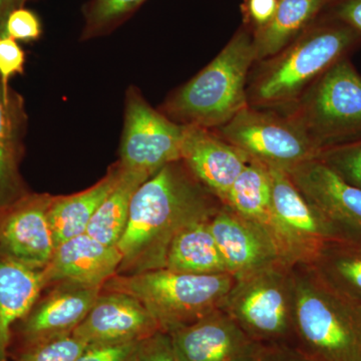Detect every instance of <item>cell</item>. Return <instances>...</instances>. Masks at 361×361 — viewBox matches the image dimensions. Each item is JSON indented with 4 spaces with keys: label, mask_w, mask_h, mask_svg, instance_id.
Returning <instances> with one entry per match:
<instances>
[{
    "label": "cell",
    "mask_w": 361,
    "mask_h": 361,
    "mask_svg": "<svg viewBox=\"0 0 361 361\" xmlns=\"http://www.w3.org/2000/svg\"><path fill=\"white\" fill-rule=\"evenodd\" d=\"M223 204L190 172L182 160L169 164L137 188L129 220L118 244V274L165 268L169 248L180 231L208 220Z\"/></svg>",
    "instance_id": "6da1fadb"
},
{
    "label": "cell",
    "mask_w": 361,
    "mask_h": 361,
    "mask_svg": "<svg viewBox=\"0 0 361 361\" xmlns=\"http://www.w3.org/2000/svg\"><path fill=\"white\" fill-rule=\"evenodd\" d=\"M256 61L253 37L237 33L205 68L169 97L166 115L180 125L219 129L249 106L247 78Z\"/></svg>",
    "instance_id": "7a4b0ae2"
},
{
    "label": "cell",
    "mask_w": 361,
    "mask_h": 361,
    "mask_svg": "<svg viewBox=\"0 0 361 361\" xmlns=\"http://www.w3.org/2000/svg\"><path fill=\"white\" fill-rule=\"evenodd\" d=\"M295 344L313 361H361V304L294 266Z\"/></svg>",
    "instance_id": "3957f363"
},
{
    "label": "cell",
    "mask_w": 361,
    "mask_h": 361,
    "mask_svg": "<svg viewBox=\"0 0 361 361\" xmlns=\"http://www.w3.org/2000/svg\"><path fill=\"white\" fill-rule=\"evenodd\" d=\"M228 273L194 275L161 268L135 274H116L103 290L120 291L137 299L170 334L222 308L234 285Z\"/></svg>",
    "instance_id": "277c9868"
},
{
    "label": "cell",
    "mask_w": 361,
    "mask_h": 361,
    "mask_svg": "<svg viewBox=\"0 0 361 361\" xmlns=\"http://www.w3.org/2000/svg\"><path fill=\"white\" fill-rule=\"evenodd\" d=\"M360 37L339 20L311 28L269 59L251 85L248 102L262 108L294 103Z\"/></svg>",
    "instance_id": "5b68a950"
},
{
    "label": "cell",
    "mask_w": 361,
    "mask_h": 361,
    "mask_svg": "<svg viewBox=\"0 0 361 361\" xmlns=\"http://www.w3.org/2000/svg\"><path fill=\"white\" fill-rule=\"evenodd\" d=\"M294 266L285 262L235 281L222 308L261 344H295Z\"/></svg>",
    "instance_id": "8992f818"
},
{
    "label": "cell",
    "mask_w": 361,
    "mask_h": 361,
    "mask_svg": "<svg viewBox=\"0 0 361 361\" xmlns=\"http://www.w3.org/2000/svg\"><path fill=\"white\" fill-rule=\"evenodd\" d=\"M297 101L289 116L320 151L361 139V77L348 59L334 63Z\"/></svg>",
    "instance_id": "52a82bcc"
},
{
    "label": "cell",
    "mask_w": 361,
    "mask_h": 361,
    "mask_svg": "<svg viewBox=\"0 0 361 361\" xmlns=\"http://www.w3.org/2000/svg\"><path fill=\"white\" fill-rule=\"evenodd\" d=\"M221 137L252 160L288 171L317 158L320 148L290 116L257 110L249 104L219 128Z\"/></svg>",
    "instance_id": "ba28073f"
},
{
    "label": "cell",
    "mask_w": 361,
    "mask_h": 361,
    "mask_svg": "<svg viewBox=\"0 0 361 361\" xmlns=\"http://www.w3.org/2000/svg\"><path fill=\"white\" fill-rule=\"evenodd\" d=\"M184 135V125L154 110L139 90L130 87L118 164L149 179L169 164L182 160Z\"/></svg>",
    "instance_id": "9c48e42d"
},
{
    "label": "cell",
    "mask_w": 361,
    "mask_h": 361,
    "mask_svg": "<svg viewBox=\"0 0 361 361\" xmlns=\"http://www.w3.org/2000/svg\"><path fill=\"white\" fill-rule=\"evenodd\" d=\"M268 168L273 209L281 235L282 257L291 266L310 265L325 244L341 240L286 171Z\"/></svg>",
    "instance_id": "30bf717a"
},
{
    "label": "cell",
    "mask_w": 361,
    "mask_h": 361,
    "mask_svg": "<svg viewBox=\"0 0 361 361\" xmlns=\"http://www.w3.org/2000/svg\"><path fill=\"white\" fill-rule=\"evenodd\" d=\"M49 194H25L0 209V255L42 270L56 250L49 219Z\"/></svg>",
    "instance_id": "8fae6325"
},
{
    "label": "cell",
    "mask_w": 361,
    "mask_h": 361,
    "mask_svg": "<svg viewBox=\"0 0 361 361\" xmlns=\"http://www.w3.org/2000/svg\"><path fill=\"white\" fill-rule=\"evenodd\" d=\"M287 173L341 241L361 242L360 188L348 184L317 158Z\"/></svg>",
    "instance_id": "7c38bea8"
},
{
    "label": "cell",
    "mask_w": 361,
    "mask_h": 361,
    "mask_svg": "<svg viewBox=\"0 0 361 361\" xmlns=\"http://www.w3.org/2000/svg\"><path fill=\"white\" fill-rule=\"evenodd\" d=\"M51 287L14 326L13 341L16 339L20 351L42 342L71 336L102 291L101 288L73 283Z\"/></svg>",
    "instance_id": "4fadbf2b"
},
{
    "label": "cell",
    "mask_w": 361,
    "mask_h": 361,
    "mask_svg": "<svg viewBox=\"0 0 361 361\" xmlns=\"http://www.w3.org/2000/svg\"><path fill=\"white\" fill-rule=\"evenodd\" d=\"M228 274L235 280L284 262L274 241L255 223L221 205L209 220Z\"/></svg>",
    "instance_id": "5bb4252c"
},
{
    "label": "cell",
    "mask_w": 361,
    "mask_h": 361,
    "mask_svg": "<svg viewBox=\"0 0 361 361\" xmlns=\"http://www.w3.org/2000/svg\"><path fill=\"white\" fill-rule=\"evenodd\" d=\"M159 331L155 318L137 299L102 289L73 334L89 345L144 341Z\"/></svg>",
    "instance_id": "9a60e30c"
},
{
    "label": "cell",
    "mask_w": 361,
    "mask_h": 361,
    "mask_svg": "<svg viewBox=\"0 0 361 361\" xmlns=\"http://www.w3.org/2000/svg\"><path fill=\"white\" fill-rule=\"evenodd\" d=\"M168 334L182 361H244L261 345L223 310Z\"/></svg>",
    "instance_id": "2e32d148"
},
{
    "label": "cell",
    "mask_w": 361,
    "mask_h": 361,
    "mask_svg": "<svg viewBox=\"0 0 361 361\" xmlns=\"http://www.w3.org/2000/svg\"><path fill=\"white\" fill-rule=\"evenodd\" d=\"M250 160L245 153L212 130L185 126L182 161L191 174L223 205Z\"/></svg>",
    "instance_id": "e0dca14e"
},
{
    "label": "cell",
    "mask_w": 361,
    "mask_h": 361,
    "mask_svg": "<svg viewBox=\"0 0 361 361\" xmlns=\"http://www.w3.org/2000/svg\"><path fill=\"white\" fill-rule=\"evenodd\" d=\"M121 262L118 247L104 245L85 233L56 247L49 264L42 270V280L45 289L59 283L103 289L118 274Z\"/></svg>",
    "instance_id": "ac0fdd59"
},
{
    "label": "cell",
    "mask_w": 361,
    "mask_h": 361,
    "mask_svg": "<svg viewBox=\"0 0 361 361\" xmlns=\"http://www.w3.org/2000/svg\"><path fill=\"white\" fill-rule=\"evenodd\" d=\"M25 125L23 97L0 78V209L27 194L20 172Z\"/></svg>",
    "instance_id": "d6986e66"
},
{
    "label": "cell",
    "mask_w": 361,
    "mask_h": 361,
    "mask_svg": "<svg viewBox=\"0 0 361 361\" xmlns=\"http://www.w3.org/2000/svg\"><path fill=\"white\" fill-rule=\"evenodd\" d=\"M44 289L42 270L0 255V361H9L14 326Z\"/></svg>",
    "instance_id": "ffe728a7"
},
{
    "label": "cell",
    "mask_w": 361,
    "mask_h": 361,
    "mask_svg": "<svg viewBox=\"0 0 361 361\" xmlns=\"http://www.w3.org/2000/svg\"><path fill=\"white\" fill-rule=\"evenodd\" d=\"M224 205L262 228L274 241L283 260L281 235L273 209L268 166L251 159L233 185Z\"/></svg>",
    "instance_id": "44dd1931"
},
{
    "label": "cell",
    "mask_w": 361,
    "mask_h": 361,
    "mask_svg": "<svg viewBox=\"0 0 361 361\" xmlns=\"http://www.w3.org/2000/svg\"><path fill=\"white\" fill-rule=\"evenodd\" d=\"M122 169L116 163L106 175L89 189L68 196H52L49 219L56 246L87 233L97 209L120 180Z\"/></svg>",
    "instance_id": "7402d4cb"
},
{
    "label": "cell",
    "mask_w": 361,
    "mask_h": 361,
    "mask_svg": "<svg viewBox=\"0 0 361 361\" xmlns=\"http://www.w3.org/2000/svg\"><path fill=\"white\" fill-rule=\"evenodd\" d=\"M210 219L193 223L175 237L169 248L165 268L194 275L227 273L219 247L209 227Z\"/></svg>",
    "instance_id": "603a6c76"
},
{
    "label": "cell",
    "mask_w": 361,
    "mask_h": 361,
    "mask_svg": "<svg viewBox=\"0 0 361 361\" xmlns=\"http://www.w3.org/2000/svg\"><path fill=\"white\" fill-rule=\"evenodd\" d=\"M327 0H278L269 23L256 30L253 37L256 59H269L296 39Z\"/></svg>",
    "instance_id": "cb8c5ba5"
},
{
    "label": "cell",
    "mask_w": 361,
    "mask_h": 361,
    "mask_svg": "<svg viewBox=\"0 0 361 361\" xmlns=\"http://www.w3.org/2000/svg\"><path fill=\"white\" fill-rule=\"evenodd\" d=\"M307 266L334 290L361 304V242H329Z\"/></svg>",
    "instance_id": "d4e9b609"
},
{
    "label": "cell",
    "mask_w": 361,
    "mask_h": 361,
    "mask_svg": "<svg viewBox=\"0 0 361 361\" xmlns=\"http://www.w3.org/2000/svg\"><path fill=\"white\" fill-rule=\"evenodd\" d=\"M147 180L148 178L144 175L122 169L120 180L97 209L87 227V234L104 245L118 246L127 228L133 197L137 188Z\"/></svg>",
    "instance_id": "484cf974"
},
{
    "label": "cell",
    "mask_w": 361,
    "mask_h": 361,
    "mask_svg": "<svg viewBox=\"0 0 361 361\" xmlns=\"http://www.w3.org/2000/svg\"><path fill=\"white\" fill-rule=\"evenodd\" d=\"M145 1L146 0H89L84 8L82 39H90L111 32Z\"/></svg>",
    "instance_id": "4316f807"
},
{
    "label": "cell",
    "mask_w": 361,
    "mask_h": 361,
    "mask_svg": "<svg viewBox=\"0 0 361 361\" xmlns=\"http://www.w3.org/2000/svg\"><path fill=\"white\" fill-rule=\"evenodd\" d=\"M317 159L348 184L361 189V139L322 149Z\"/></svg>",
    "instance_id": "83f0119b"
},
{
    "label": "cell",
    "mask_w": 361,
    "mask_h": 361,
    "mask_svg": "<svg viewBox=\"0 0 361 361\" xmlns=\"http://www.w3.org/2000/svg\"><path fill=\"white\" fill-rule=\"evenodd\" d=\"M87 345L71 334L23 349L16 361H75Z\"/></svg>",
    "instance_id": "f1b7e54d"
},
{
    "label": "cell",
    "mask_w": 361,
    "mask_h": 361,
    "mask_svg": "<svg viewBox=\"0 0 361 361\" xmlns=\"http://www.w3.org/2000/svg\"><path fill=\"white\" fill-rule=\"evenodd\" d=\"M144 341L89 344L75 361H137Z\"/></svg>",
    "instance_id": "f546056e"
},
{
    "label": "cell",
    "mask_w": 361,
    "mask_h": 361,
    "mask_svg": "<svg viewBox=\"0 0 361 361\" xmlns=\"http://www.w3.org/2000/svg\"><path fill=\"white\" fill-rule=\"evenodd\" d=\"M42 25L39 16L25 7L16 8L9 14L6 25V35L16 42H33L42 37Z\"/></svg>",
    "instance_id": "4dcf8cb0"
},
{
    "label": "cell",
    "mask_w": 361,
    "mask_h": 361,
    "mask_svg": "<svg viewBox=\"0 0 361 361\" xmlns=\"http://www.w3.org/2000/svg\"><path fill=\"white\" fill-rule=\"evenodd\" d=\"M25 54L16 40L4 35L0 37V78L4 85L9 80L25 71Z\"/></svg>",
    "instance_id": "1f68e13d"
},
{
    "label": "cell",
    "mask_w": 361,
    "mask_h": 361,
    "mask_svg": "<svg viewBox=\"0 0 361 361\" xmlns=\"http://www.w3.org/2000/svg\"><path fill=\"white\" fill-rule=\"evenodd\" d=\"M137 361H182L176 353L168 334L157 332L142 341Z\"/></svg>",
    "instance_id": "d6a6232c"
},
{
    "label": "cell",
    "mask_w": 361,
    "mask_h": 361,
    "mask_svg": "<svg viewBox=\"0 0 361 361\" xmlns=\"http://www.w3.org/2000/svg\"><path fill=\"white\" fill-rule=\"evenodd\" d=\"M244 361H313L293 344H261L257 350Z\"/></svg>",
    "instance_id": "836d02e7"
},
{
    "label": "cell",
    "mask_w": 361,
    "mask_h": 361,
    "mask_svg": "<svg viewBox=\"0 0 361 361\" xmlns=\"http://www.w3.org/2000/svg\"><path fill=\"white\" fill-rule=\"evenodd\" d=\"M336 18L361 35V0H341L336 6Z\"/></svg>",
    "instance_id": "e575fe53"
},
{
    "label": "cell",
    "mask_w": 361,
    "mask_h": 361,
    "mask_svg": "<svg viewBox=\"0 0 361 361\" xmlns=\"http://www.w3.org/2000/svg\"><path fill=\"white\" fill-rule=\"evenodd\" d=\"M278 6V0H248L247 11L249 18L258 27L269 23L274 16Z\"/></svg>",
    "instance_id": "d590c367"
},
{
    "label": "cell",
    "mask_w": 361,
    "mask_h": 361,
    "mask_svg": "<svg viewBox=\"0 0 361 361\" xmlns=\"http://www.w3.org/2000/svg\"><path fill=\"white\" fill-rule=\"evenodd\" d=\"M25 0H0V37L6 35V25L9 14L23 7Z\"/></svg>",
    "instance_id": "8d00e7d4"
},
{
    "label": "cell",
    "mask_w": 361,
    "mask_h": 361,
    "mask_svg": "<svg viewBox=\"0 0 361 361\" xmlns=\"http://www.w3.org/2000/svg\"><path fill=\"white\" fill-rule=\"evenodd\" d=\"M25 1H26V0H25Z\"/></svg>",
    "instance_id": "74e56055"
}]
</instances>
